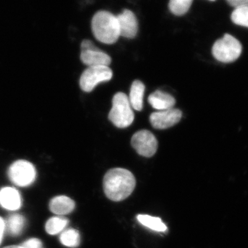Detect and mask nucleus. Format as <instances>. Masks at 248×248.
<instances>
[{
  "instance_id": "obj_20",
  "label": "nucleus",
  "mask_w": 248,
  "mask_h": 248,
  "mask_svg": "<svg viewBox=\"0 0 248 248\" xmlns=\"http://www.w3.org/2000/svg\"><path fill=\"white\" fill-rule=\"evenodd\" d=\"M231 19L234 24L248 28V5L234 9L232 14Z\"/></svg>"
},
{
  "instance_id": "obj_22",
  "label": "nucleus",
  "mask_w": 248,
  "mask_h": 248,
  "mask_svg": "<svg viewBox=\"0 0 248 248\" xmlns=\"http://www.w3.org/2000/svg\"><path fill=\"white\" fill-rule=\"evenodd\" d=\"M228 3L235 9H237L243 7V6H247L248 0H230V1H228Z\"/></svg>"
},
{
  "instance_id": "obj_16",
  "label": "nucleus",
  "mask_w": 248,
  "mask_h": 248,
  "mask_svg": "<svg viewBox=\"0 0 248 248\" xmlns=\"http://www.w3.org/2000/svg\"><path fill=\"white\" fill-rule=\"evenodd\" d=\"M68 221L67 218L62 217H52L48 220L46 223V231L49 234L55 235L58 234L60 232L66 228L68 225Z\"/></svg>"
},
{
  "instance_id": "obj_14",
  "label": "nucleus",
  "mask_w": 248,
  "mask_h": 248,
  "mask_svg": "<svg viewBox=\"0 0 248 248\" xmlns=\"http://www.w3.org/2000/svg\"><path fill=\"white\" fill-rule=\"evenodd\" d=\"M144 92V84L140 80L134 81L130 89L128 99L131 107H133L135 110L141 111L143 108Z\"/></svg>"
},
{
  "instance_id": "obj_2",
  "label": "nucleus",
  "mask_w": 248,
  "mask_h": 248,
  "mask_svg": "<svg viewBox=\"0 0 248 248\" xmlns=\"http://www.w3.org/2000/svg\"><path fill=\"white\" fill-rule=\"evenodd\" d=\"M91 27L93 35L102 43L112 45L120 37L117 17L108 11H99L94 15Z\"/></svg>"
},
{
  "instance_id": "obj_13",
  "label": "nucleus",
  "mask_w": 248,
  "mask_h": 248,
  "mask_svg": "<svg viewBox=\"0 0 248 248\" xmlns=\"http://www.w3.org/2000/svg\"><path fill=\"white\" fill-rule=\"evenodd\" d=\"M50 211L58 215H68L72 213L76 207L74 201L66 196L54 197L49 204Z\"/></svg>"
},
{
  "instance_id": "obj_8",
  "label": "nucleus",
  "mask_w": 248,
  "mask_h": 248,
  "mask_svg": "<svg viewBox=\"0 0 248 248\" xmlns=\"http://www.w3.org/2000/svg\"><path fill=\"white\" fill-rule=\"evenodd\" d=\"M131 145L137 153L145 157H151L157 151L158 142L151 132L142 130L137 132L131 140Z\"/></svg>"
},
{
  "instance_id": "obj_17",
  "label": "nucleus",
  "mask_w": 248,
  "mask_h": 248,
  "mask_svg": "<svg viewBox=\"0 0 248 248\" xmlns=\"http://www.w3.org/2000/svg\"><path fill=\"white\" fill-rule=\"evenodd\" d=\"M60 241L63 246L68 248H77L80 244L79 232L75 229H68L62 232Z\"/></svg>"
},
{
  "instance_id": "obj_18",
  "label": "nucleus",
  "mask_w": 248,
  "mask_h": 248,
  "mask_svg": "<svg viewBox=\"0 0 248 248\" xmlns=\"http://www.w3.org/2000/svg\"><path fill=\"white\" fill-rule=\"evenodd\" d=\"M192 2V0H171L169 7L172 14L182 16L189 11Z\"/></svg>"
},
{
  "instance_id": "obj_6",
  "label": "nucleus",
  "mask_w": 248,
  "mask_h": 248,
  "mask_svg": "<svg viewBox=\"0 0 248 248\" xmlns=\"http://www.w3.org/2000/svg\"><path fill=\"white\" fill-rule=\"evenodd\" d=\"M9 177L11 182L19 187H27L35 181V166L26 160H18L10 166Z\"/></svg>"
},
{
  "instance_id": "obj_23",
  "label": "nucleus",
  "mask_w": 248,
  "mask_h": 248,
  "mask_svg": "<svg viewBox=\"0 0 248 248\" xmlns=\"http://www.w3.org/2000/svg\"><path fill=\"white\" fill-rule=\"evenodd\" d=\"M4 221L1 217H0V243H1V239H2L3 238V235H4Z\"/></svg>"
},
{
  "instance_id": "obj_21",
  "label": "nucleus",
  "mask_w": 248,
  "mask_h": 248,
  "mask_svg": "<svg viewBox=\"0 0 248 248\" xmlns=\"http://www.w3.org/2000/svg\"><path fill=\"white\" fill-rule=\"evenodd\" d=\"M22 246L24 248H42V243L40 239L32 238L25 241Z\"/></svg>"
},
{
  "instance_id": "obj_3",
  "label": "nucleus",
  "mask_w": 248,
  "mask_h": 248,
  "mask_svg": "<svg viewBox=\"0 0 248 248\" xmlns=\"http://www.w3.org/2000/svg\"><path fill=\"white\" fill-rule=\"evenodd\" d=\"M112 107L108 118L117 128H127L133 124L134 112L128 97L124 93H117L112 98Z\"/></svg>"
},
{
  "instance_id": "obj_1",
  "label": "nucleus",
  "mask_w": 248,
  "mask_h": 248,
  "mask_svg": "<svg viewBox=\"0 0 248 248\" xmlns=\"http://www.w3.org/2000/svg\"><path fill=\"white\" fill-rule=\"evenodd\" d=\"M136 179L126 169H113L108 171L103 181L104 193L109 200L121 202L133 193Z\"/></svg>"
},
{
  "instance_id": "obj_12",
  "label": "nucleus",
  "mask_w": 248,
  "mask_h": 248,
  "mask_svg": "<svg viewBox=\"0 0 248 248\" xmlns=\"http://www.w3.org/2000/svg\"><path fill=\"white\" fill-rule=\"evenodd\" d=\"M148 102L156 110L162 111L173 108L176 101L169 93L156 91L149 96Z\"/></svg>"
},
{
  "instance_id": "obj_5",
  "label": "nucleus",
  "mask_w": 248,
  "mask_h": 248,
  "mask_svg": "<svg viewBox=\"0 0 248 248\" xmlns=\"http://www.w3.org/2000/svg\"><path fill=\"white\" fill-rule=\"evenodd\" d=\"M112 78V71L108 66L89 67L83 72L80 78V88L84 92L90 93L97 84L110 81Z\"/></svg>"
},
{
  "instance_id": "obj_10",
  "label": "nucleus",
  "mask_w": 248,
  "mask_h": 248,
  "mask_svg": "<svg viewBox=\"0 0 248 248\" xmlns=\"http://www.w3.org/2000/svg\"><path fill=\"white\" fill-rule=\"evenodd\" d=\"M118 22L120 35L125 38H134L138 34V22L135 15L130 10H124L116 16Z\"/></svg>"
},
{
  "instance_id": "obj_7",
  "label": "nucleus",
  "mask_w": 248,
  "mask_h": 248,
  "mask_svg": "<svg viewBox=\"0 0 248 248\" xmlns=\"http://www.w3.org/2000/svg\"><path fill=\"white\" fill-rule=\"evenodd\" d=\"M80 59L89 67L105 66L111 63V58L108 54L96 47L91 41L85 40L81 45Z\"/></svg>"
},
{
  "instance_id": "obj_11",
  "label": "nucleus",
  "mask_w": 248,
  "mask_h": 248,
  "mask_svg": "<svg viewBox=\"0 0 248 248\" xmlns=\"http://www.w3.org/2000/svg\"><path fill=\"white\" fill-rule=\"evenodd\" d=\"M0 205L9 210H16L22 205L19 192L14 187H6L0 191Z\"/></svg>"
},
{
  "instance_id": "obj_19",
  "label": "nucleus",
  "mask_w": 248,
  "mask_h": 248,
  "mask_svg": "<svg viewBox=\"0 0 248 248\" xmlns=\"http://www.w3.org/2000/svg\"><path fill=\"white\" fill-rule=\"evenodd\" d=\"M25 225V218L20 215H14L7 221L9 232L13 235H18L22 232Z\"/></svg>"
},
{
  "instance_id": "obj_15",
  "label": "nucleus",
  "mask_w": 248,
  "mask_h": 248,
  "mask_svg": "<svg viewBox=\"0 0 248 248\" xmlns=\"http://www.w3.org/2000/svg\"><path fill=\"white\" fill-rule=\"evenodd\" d=\"M137 218L140 223L152 231L156 232L167 231V226L163 223L159 217H152L147 215H139Z\"/></svg>"
},
{
  "instance_id": "obj_9",
  "label": "nucleus",
  "mask_w": 248,
  "mask_h": 248,
  "mask_svg": "<svg viewBox=\"0 0 248 248\" xmlns=\"http://www.w3.org/2000/svg\"><path fill=\"white\" fill-rule=\"evenodd\" d=\"M182 117V111L172 108L153 112L150 117V121L155 128L164 130L179 123Z\"/></svg>"
},
{
  "instance_id": "obj_4",
  "label": "nucleus",
  "mask_w": 248,
  "mask_h": 248,
  "mask_svg": "<svg viewBox=\"0 0 248 248\" xmlns=\"http://www.w3.org/2000/svg\"><path fill=\"white\" fill-rule=\"evenodd\" d=\"M242 52V46L237 39L226 34L215 42L212 49L213 56L223 63H231L237 60Z\"/></svg>"
},
{
  "instance_id": "obj_24",
  "label": "nucleus",
  "mask_w": 248,
  "mask_h": 248,
  "mask_svg": "<svg viewBox=\"0 0 248 248\" xmlns=\"http://www.w3.org/2000/svg\"><path fill=\"white\" fill-rule=\"evenodd\" d=\"M4 248H24L22 246H10Z\"/></svg>"
}]
</instances>
